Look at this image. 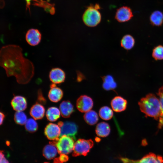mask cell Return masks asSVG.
<instances>
[{"instance_id":"6da1fadb","label":"cell","mask_w":163,"mask_h":163,"mask_svg":"<svg viewBox=\"0 0 163 163\" xmlns=\"http://www.w3.org/2000/svg\"><path fill=\"white\" fill-rule=\"evenodd\" d=\"M0 65L5 69L8 77L14 76L19 84H27L34 74L33 63L23 56L22 49L17 45L9 44L2 47Z\"/></svg>"},{"instance_id":"7a4b0ae2","label":"cell","mask_w":163,"mask_h":163,"mask_svg":"<svg viewBox=\"0 0 163 163\" xmlns=\"http://www.w3.org/2000/svg\"><path fill=\"white\" fill-rule=\"evenodd\" d=\"M141 111L145 116L158 120L161 113L159 99L153 94L150 93L141 98L138 103Z\"/></svg>"},{"instance_id":"3957f363","label":"cell","mask_w":163,"mask_h":163,"mask_svg":"<svg viewBox=\"0 0 163 163\" xmlns=\"http://www.w3.org/2000/svg\"><path fill=\"white\" fill-rule=\"evenodd\" d=\"M101 7L99 4L91 5L88 6L82 16L84 24L89 27H94L98 25L101 20V14L99 11Z\"/></svg>"},{"instance_id":"277c9868","label":"cell","mask_w":163,"mask_h":163,"mask_svg":"<svg viewBox=\"0 0 163 163\" xmlns=\"http://www.w3.org/2000/svg\"><path fill=\"white\" fill-rule=\"evenodd\" d=\"M74 140L72 138L64 135L52 142L56 146L59 154L67 155L73 151L75 144Z\"/></svg>"},{"instance_id":"5b68a950","label":"cell","mask_w":163,"mask_h":163,"mask_svg":"<svg viewBox=\"0 0 163 163\" xmlns=\"http://www.w3.org/2000/svg\"><path fill=\"white\" fill-rule=\"evenodd\" d=\"M93 145L94 142L91 139H78L75 143L72 156L86 155Z\"/></svg>"},{"instance_id":"8992f818","label":"cell","mask_w":163,"mask_h":163,"mask_svg":"<svg viewBox=\"0 0 163 163\" xmlns=\"http://www.w3.org/2000/svg\"><path fill=\"white\" fill-rule=\"evenodd\" d=\"M120 159L123 163H163V158L161 155L149 153L141 159L134 160L121 157Z\"/></svg>"},{"instance_id":"52a82bcc","label":"cell","mask_w":163,"mask_h":163,"mask_svg":"<svg viewBox=\"0 0 163 163\" xmlns=\"http://www.w3.org/2000/svg\"><path fill=\"white\" fill-rule=\"evenodd\" d=\"M58 124L61 128L60 136L66 135L75 140L78 127L76 124L72 122H59Z\"/></svg>"},{"instance_id":"ba28073f","label":"cell","mask_w":163,"mask_h":163,"mask_svg":"<svg viewBox=\"0 0 163 163\" xmlns=\"http://www.w3.org/2000/svg\"><path fill=\"white\" fill-rule=\"evenodd\" d=\"M76 107L78 110L82 113H86L90 110L93 106L92 99L86 95H82L77 99Z\"/></svg>"},{"instance_id":"9c48e42d","label":"cell","mask_w":163,"mask_h":163,"mask_svg":"<svg viewBox=\"0 0 163 163\" xmlns=\"http://www.w3.org/2000/svg\"><path fill=\"white\" fill-rule=\"evenodd\" d=\"M45 135L50 140H57L61 135V128L56 124L50 123L46 126L44 130Z\"/></svg>"},{"instance_id":"30bf717a","label":"cell","mask_w":163,"mask_h":163,"mask_svg":"<svg viewBox=\"0 0 163 163\" xmlns=\"http://www.w3.org/2000/svg\"><path fill=\"white\" fill-rule=\"evenodd\" d=\"M133 17L131 9L127 6H123L117 10L115 18L118 22H124L129 21Z\"/></svg>"},{"instance_id":"8fae6325","label":"cell","mask_w":163,"mask_h":163,"mask_svg":"<svg viewBox=\"0 0 163 163\" xmlns=\"http://www.w3.org/2000/svg\"><path fill=\"white\" fill-rule=\"evenodd\" d=\"M41 34L39 31L35 29H30L27 32L25 39L27 43L31 46L38 45L41 41Z\"/></svg>"},{"instance_id":"7c38bea8","label":"cell","mask_w":163,"mask_h":163,"mask_svg":"<svg viewBox=\"0 0 163 163\" xmlns=\"http://www.w3.org/2000/svg\"><path fill=\"white\" fill-rule=\"evenodd\" d=\"M49 77L53 83L59 84L64 82L66 78L65 72L59 68H53L50 72Z\"/></svg>"},{"instance_id":"4fadbf2b","label":"cell","mask_w":163,"mask_h":163,"mask_svg":"<svg viewBox=\"0 0 163 163\" xmlns=\"http://www.w3.org/2000/svg\"><path fill=\"white\" fill-rule=\"evenodd\" d=\"M13 109L16 111H21L27 107V103L26 98L21 96H14L11 102Z\"/></svg>"},{"instance_id":"5bb4252c","label":"cell","mask_w":163,"mask_h":163,"mask_svg":"<svg viewBox=\"0 0 163 163\" xmlns=\"http://www.w3.org/2000/svg\"><path fill=\"white\" fill-rule=\"evenodd\" d=\"M127 103V101L126 99L121 96H117L112 99L111 105L114 111L120 112L125 110Z\"/></svg>"},{"instance_id":"9a60e30c","label":"cell","mask_w":163,"mask_h":163,"mask_svg":"<svg viewBox=\"0 0 163 163\" xmlns=\"http://www.w3.org/2000/svg\"><path fill=\"white\" fill-rule=\"evenodd\" d=\"M45 109L41 104L36 103L31 107L30 110V114L33 118L35 120H40L44 117Z\"/></svg>"},{"instance_id":"2e32d148","label":"cell","mask_w":163,"mask_h":163,"mask_svg":"<svg viewBox=\"0 0 163 163\" xmlns=\"http://www.w3.org/2000/svg\"><path fill=\"white\" fill-rule=\"evenodd\" d=\"M59 110L62 117L67 118L69 117L73 112L74 107L70 101H64L60 104Z\"/></svg>"},{"instance_id":"e0dca14e","label":"cell","mask_w":163,"mask_h":163,"mask_svg":"<svg viewBox=\"0 0 163 163\" xmlns=\"http://www.w3.org/2000/svg\"><path fill=\"white\" fill-rule=\"evenodd\" d=\"M63 91L59 88L56 85L50 88L49 91L48 97L50 100L53 102H57L62 98L63 96Z\"/></svg>"},{"instance_id":"ac0fdd59","label":"cell","mask_w":163,"mask_h":163,"mask_svg":"<svg viewBox=\"0 0 163 163\" xmlns=\"http://www.w3.org/2000/svg\"><path fill=\"white\" fill-rule=\"evenodd\" d=\"M58 152L57 149L55 145L52 142L46 145L43 150V156L48 159H52L56 155Z\"/></svg>"},{"instance_id":"d6986e66","label":"cell","mask_w":163,"mask_h":163,"mask_svg":"<svg viewBox=\"0 0 163 163\" xmlns=\"http://www.w3.org/2000/svg\"><path fill=\"white\" fill-rule=\"evenodd\" d=\"M110 127L109 124L104 122L98 123L95 129L97 135L101 137H105L108 136L110 133Z\"/></svg>"},{"instance_id":"ffe728a7","label":"cell","mask_w":163,"mask_h":163,"mask_svg":"<svg viewBox=\"0 0 163 163\" xmlns=\"http://www.w3.org/2000/svg\"><path fill=\"white\" fill-rule=\"evenodd\" d=\"M61 113L58 108L55 107H49L46 112V116L47 119L50 122H54L57 120L60 117Z\"/></svg>"},{"instance_id":"44dd1931","label":"cell","mask_w":163,"mask_h":163,"mask_svg":"<svg viewBox=\"0 0 163 163\" xmlns=\"http://www.w3.org/2000/svg\"><path fill=\"white\" fill-rule=\"evenodd\" d=\"M84 118L86 122L90 125L95 124L98 120L97 113L93 110H91L86 112L84 115Z\"/></svg>"},{"instance_id":"7402d4cb","label":"cell","mask_w":163,"mask_h":163,"mask_svg":"<svg viewBox=\"0 0 163 163\" xmlns=\"http://www.w3.org/2000/svg\"><path fill=\"white\" fill-rule=\"evenodd\" d=\"M33 1V5L43 8L46 11L52 14L55 13V10L53 4L43 0H34Z\"/></svg>"},{"instance_id":"603a6c76","label":"cell","mask_w":163,"mask_h":163,"mask_svg":"<svg viewBox=\"0 0 163 163\" xmlns=\"http://www.w3.org/2000/svg\"><path fill=\"white\" fill-rule=\"evenodd\" d=\"M150 19L152 25L160 26L163 22V14L159 11H155L151 14Z\"/></svg>"},{"instance_id":"cb8c5ba5","label":"cell","mask_w":163,"mask_h":163,"mask_svg":"<svg viewBox=\"0 0 163 163\" xmlns=\"http://www.w3.org/2000/svg\"><path fill=\"white\" fill-rule=\"evenodd\" d=\"M135 40L131 35L127 34L124 36L121 40V45L126 50L131 49L135 44Z\"/></svg>"},{"instance_id":"d4e9b609","label":"cell","mask_w":163,"mask_h":163,"mask_svg":"<svg viewBox=\"0 0 163 163\" xmlns=\"http://www.w3.org/2000/svg\"><path fill=\"white\" fill-rule=\"evenodd\" d=\"M103 87L106 90H113L117 87V84L113 77L110 75H107L103 77Z\"/></svg>"},{"instance_id":"484cf974","label":"cell","mask_w":163,"mask_h":163,"mask_svg":"<svg viewBox=\"0 0 163 163\" xmlns=\"http://www.w3.org/2000/svg\"><path fill=\"white\" fill-rule=\"evenodd\" d=\"M99 115L102 119L107 120L111 119L113 116V112L109 107L105 106L102 107L99 110Z\"/></svg>"},{"instance_id":"4316f807","label":"cell","mask_w":163,"mask_h":163,"mask_svg":"<svg viewBox=\"0 0 163 163\" xmlns=\"http://www.w3.org/2000/svg\"><path fill=\"white\" fill-rule=\"evenodd\" d=\"M159 97L161 107V113L158 120V128L163 127V86L160 88L157 94Z\"/></svg>"},{"instance_id":"83f0119b","label":"cell","mask_w":163,"mask_h":163,"mask_svg":"<svg viewBox=\"0 0 163 163\" xmlns=\"http://www.w3.org/2000/svg\"><path fill=\"white\" fill-rule=\"evenodd\" d=\"M35 120L31 118L27 120L25 124V129L27 131L30 133L36 131L38 128V125Z\"/></svg>"},{"instance_id":"f1b7e54d","label":"cell","mask_w":163,"mask_h":163,"mask_svg":"<svg viewBox=\"0 0 163 163\" xmlns=\"http://www.w3.org/2000/svg\"><path fill=\"white\" fill-rule=\"evenodd\" d=\"M14 119L17 124L21 125H25L27 120V115L23 111H16L14 115Z\"/></svg>"},{"instance_id":"f546056e","label":"cell","mask_w":163,"mask_h":163,"mask_svg":"<svg viewBox=\"0 0 163 163\" xmlns=\"http://www.w3.org/2000/svg\"><path fill=\"white\" fill-rule=\"evenodd\" d=\"M152 56L156 60L163 59V46L158 45L153 50Z\"/></svg>"},{"instance_id":"4dcf8cb0","label":"cell","mask_w":163,"mask_h":163,"mask_svg":"<svg viewBox=\"0 0 163 163\" xmlns=\"http://www.w3.org/2000/svg\"><path fill=\"white\" fill-rule=\"evenodd\" d=\"M0 163H10L5 157L2 151H0Z\"/></svg>"},{"instance_id":"1f68e13d","label":"cell","mask_w":163,"mask_h":163,"mask_svg":"<svg viewBox=\"0 0 163 163\" xmlns=\"http://www.w3.org/2000/svg\"><path fill=\"white\" fill-rule=\"evenodd\" d=\"M59 158V160L62 162H66L69 159L68 156L65 154H60Z\"/></svg>"},{"instance_id":"d6a6232c","label":"cell","mask_w":163,"mask_h":163,"mask_svg":"<svg viewBox=\"0 0 163 163\" xmlns=\"http://www.w3.org/2000/svg\"><path fill=\"white\" fill-rule=\"evenodd\" d=\"M0 125H2L3 123L5 118V116L4 114L2 112H0Z\"/></svg>"},{"instance_id":"836d02e7","label":"cell","mask_w":163,"mask_h":163,"mask_svg":"<svg viewBox=\"0 0 163 163\" xmlns=\"http://www.w3.org/2000/svg\"><path fill=\"white\" fill-rule=\"evenodd\" d=\"M34 0H25L26 2V9H28L30 11V5L31 2Z\"/></svg>"},{"instance_id":"e575fe53","label":"cell","mask_w":163,"mask_h":163,"mask_svg":"<svg viewBox=\"0 0 163 163\" xmlns=\"http://www.w3.org/2000/svg\"><path fill=\"white\" fill-rule=\"evenodd\" d=\"M53 163H63V162L59 160V158H54Z\"/></svg>"},{"instance_id":"d590c367","label":"cell","mask_w":163,"mask_h":163,"mask_svg":"<svg viewBox=\"0 0 163 163\" xmlns=\"http://www.w3.org/2000/svg\"><path fill=\"white\" fill-rule=\"evenodd\" d=\"M44 163H49L47 162H44Z\"/></svg>"}]
</instances>
